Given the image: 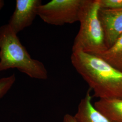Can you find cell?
<instances>
[{
    "label": "cell",
    "mask_w": 122,
    "mask_h": 122,
    "mask_svg": "<svg viewBox=\"0 0 122 122\" xmlns=\"http://www.w3.org/2000/svg\"><path fill=\"white\" fill-rule=\"evenodd\" d=\"M75 69L100 99H122V71L98 56L82 52H72Z\"/></svg>",
    "instance_id": "6da1fadb"
},
{
    "label": "cell",
    "mask_w": 122,
    "mask_h": 122,
    "mask_svg": "<svg viewBox=\"0 0 122 122\" xmlns=\"http://www.w3.org/2000/svg\"><path fill=\"white\" fill-rule=\"evenodd\" d=\"M14 68L31 78H48L43 63L31 57L7 24L0 27V71Z\"/></svg>",
    "instance_id": "7a4b0ae2"
},
{
    "label": "cell",
    "mask_w": 122,
    "mask_h": 122,
    "mask_svg": "<svg viewBox=\"0 0 122 122\" xmlns=\"http://www.w3.org/2000/svg\"><path fill=\"white\" fill-rule=\"evenodd\" d=\"M100 9L99 0H84L79 20L80 29L74 39L72 52L80 51L98 55L107 49L99 17Z\"/></svg>",
    "instance_id": "3957f363"
},
{
    "label": "cell",
    "mask_w": 122,
    "mask_h": 122,
    "mask_svg": "<svg viewBox=\"0 0 122 122\" xmlns=\"http://www.w3.org/2000/svg\"><path fill=\"white\" fill-rule=\"evenodd\" d=\"M84 0H52L40 5L37 15L47 24L61 26L79 22Z\"/></svg>",
    "instance_id": "277c9868"
},
{
    "label": "cell",
    "mask_w": 122,
    "mask_h": 122,
    "mask_svg": "<svg viewBox=\"0 0 122 122\" xmlns=\"http://www.w3.org/2000/svg\"><path fill=\"white\" fill-rule=\"evenodd\" d=\"M40 0H16L15 8L8 23L13 31L18 34L30 26L37 15Z\"/></svg>",
    "instance_id": "5b68a950"
},
{
    "label": "cell",
    "mask_w": 122,
    "mask_h": 122,
    "mask_svg": "<svg viewBox=\"0 0 122 122\" xmlns=\"http://www.w3.org/2000/svg\"><path fill=\"white\" fill-rule=\"evenodd\" d=\"M99 17L104 32L105 43L108 49L122 35V9L110 10L100 8Z\"/></svg>",
    "instance_id": "8992f818"
},
{
    "label": "cell",
    "mask_w": 122,
    "mask_h": 122,
    "mask_svg": "<svg viewBox=\"0 0 122 122\" xmlns=\"http://www.w3.org/2000/svg\"><path fill=\"white\" fill-rule=\"evenodd\" d=\"M91 91L89 89L81 100L74 116L78 122H111L95 108L92 103Z\"/></svg>",
    "instance_id": "52a82bcc"
},
{
    "label": "cell",
    "mask_w": 122,
    "mask_h": 122,
    "mask_svg": "<svg viewBox=\"0 0 122 122\" xmlns=\"http://www.w3.org/2000/svg\"><path fill=\"white\" fill-rule=\"evenodd\" d=\"M93 105L109 121L122 122V99H100Z\"/></svg>",
    "instance_id": "ba28073f"
},
{
    "label": "cell",
    "mask_w": 122,
    "mask_h": 122,
    "mask_svg": "<svg viewBox=\"0 0 122 122\" xmlns=\"http://www.w3.org/2000/svg\"><path fill=\"white\" fill-rule=\"evenodd\" d=\"M96 56L122 71V35L111 47L104 52Z\"/></svg>",
    "instance_id": "9c48e42d"
},
{
    "label": "cell",
    "mask_w": 122,
    "mask_h": 122,
    "mask_svg": "<svg viewBox=\"0 0 122 122\" xmlns=\"http://www.w3.org/2000/svg\"><path fill=\"white\" fill-rule=\"evenodd\" d=\"M15 74L0 79V100L8 92L15 81Z\"/></svg>",
    "instance_id": "30bf717a"
},
{
    "label": "cell",
    "mask_w": 122,
    "mask_h": 122,
    "mask_svg": "<svg viewBox=\"0 0 122 122\" xmlns=\"http://www.w3.org/2000/svg\"><path fill=\"white\" fill-rule=\"evenodd\" d=\"M100 8L110 10L122 9V0H99Z\"/></svg>",
    "instance_id": "8fae6325"
},
{
    "label": "cell",
    "mask_w": 122,
    "mask_h": 122,
    "mask_svg": "<svg viewBox=\"0 0 122 122\" xmlns=\"http://www.w3.org/2000/svg\"><path fill=\"white\" fill-rule=\"evenodd\" d=\"M62 122H78L75 117L70 114H66L63 118Z\"/></svg>",
    "instance_id": "7c38bea8"
},
{
    "label": "cell",
    "mask_w": 122,
    "mask_h": 122,
    "mask_svg": "<svg viewBox=\"0 0 122 122\" xmlns=\"http://www.w3.org/2000/svg\"><path fill=\"white\" fill-rule=\"evenodd\" d=\"M4 6V1L3 0H0V11Z\"/></svg>",
    "instance_id": "4fadbf2b"
}]
</instances>
